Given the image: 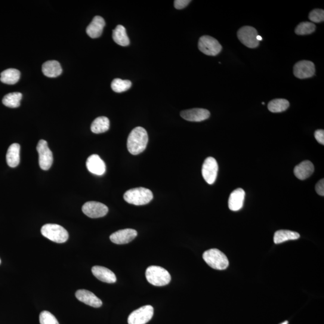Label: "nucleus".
Returning a JSON list of instances; mask_svg holds the SVG:
<instances>
[{
    "mask_svg": "<svg viewBox=\"0 0 324 324\" xmlns=\"http://www.w3.org/2000/svg\"><path fill=\"white\" fill-rule=\"evenodd\" d=\"M198 48L202 53L215 56L222 51V46L217 40L209 36H203L199 40Z\"/></svg>",
    "mask_w": 324,
    "mask_h": 324,
    "instance_id": "0eeeda50",
    "label": "nucleus"
},
{
    "mask_svg": "<svg viewBox=\"0 0 324 324\" xmlns=\"http://www.w3.org/2000/svg\"><path fill=\"white\" fill-rule=\"evenodd\" d=\"M39 320L41 324H60L56 317L48 311H42Z\"/></svg>",
    "mask_w": 324,
    "mask_h": 324,
    "instance_id": "7c9ffc66",
    "label": "nucleus"
},
{
    "mask_svg": "<svg viewBox=\"0 0 324 324\" xmlns=\"http://www.w3.org/2000/svg\"><path fill=\"white\" fill-rule=\"evenodd\" d=\"M91 271L93 275L101 282L114 283L117 281L116 274L106 267L94 266L92 268Z\"/></svg>",
    "mask_w": 324,
    "mask_h": 324,
    "instance_id": "6ab92c4d",
    "label": "nucleus"
},
{
    "mask_svg": "<svg viewBox=\"0 0 324 324\" xmlns=\"http://www.w3.org/2000/svg\"><path fill=\"white\" fill-rule=\"evenodd\" d=\"M146 276L148 282L156 286L167 285L171 280L170 274L167 270L155 265L147 268Z\"/></svg>",
    "mask_w": 324,
    "mask_h": 324,
    "instance_id": "7ed1b4c3",
    "label": "nucleus"
},
{
    "mask_svg": "<svg viewBox=\"0 0 324 324\" xmlns=\"http://www.w3.org/2000/svg\"><path fill=\"white\" fill-rule=\"evenodd\" d=\"M76 297L80 301L90 305L91 307L98 308L101 306L102 301L95 296L93 293L85 289H79L75 294Z\"/></svg>",
    "mask_w": 324,
    "mask_h": 324,
    "instance_id": "dca6fc26",
    "label": "nucleus"
},
{
    "mask_svg": "<svg viewBox=\"0 0 324 324\" xmlns=\"http://www.w3.org/2000/svg\"><path fill=\"white\" fill-rule=\"evenodd\" d=\"M110 122L106 117H99L95 119L91 126V131L94 134H102L109 130Z\"/></svg>",
    "mask_w": 324,
    "mask_h": 324,
    "instance_id": "393cba45",
    "label": "nucleus"
},
{
    "mask_svg": "<svg viewBox=\"0 0 324 324\" xmlns=\"http://www.w3.org/2000/svg\"><path fill=\"white\" fill-rule=\"evenodd\" d=\"M191 2L190 0H175L174 1V7L175 9L180 10L186 8Z\"/></svg>",
    "mask_w": 324,
    "mask_h": 324,
    "instance_id": "473e14b6",
    "label": "nucleus"
},
{
    "mask_svg": "<svg viewBox=\"0 0 324 324\" xmlns=\"http://www.w3.org/2000/svg\"><path fill=\"white\" fill-rule=\"evenodd\" d=\"M314 138L320 144L324 145V131L323 130H317L314 132Z\"/></svg>",
    "mask_w": 324,
    "mask_h": 324,
    "instance_id": "72a5a7b5",
    "label": "nucleus"
},
{
    "mask_svg": "<svg viewBox=\"0 0 324 324\" xmlns=\"http://www.w3.org/2000/svg\"><path fill=\"white\" fill-rule=\"evenodd\" d=\"M138 235L137 231L133 229L119 230L111 234V242L117 245H125L131 242Z\"/></svg>",
    "mask_w": 324,
    "mask_h": 324,
    "instance_id": "4468645a",
    "label": "nucleus"
},
{
    "mask_svg": "<svg viewBox=\"0 0 324 324\" xmlns=\"http://www.w3.org/2000/svg\"><path fill=\"white\" fill-rule=\"evenodd\" d=\"M104 26L105 21L103 18L100 16H95L86 28V32L91 38L96 39L101 36Z\"/></svg>",
    "mask_w": 324,
    "mask_h": 324,
    "instance_id": "f3484780",
    "label": "nucleus"
},
{
    "mask_svg": "<svg viewBox=\"0 0 324 324\" xmlns=\"http://www.w3.org/2000/svg\"><path fill=\"white\" fill-rule=\"evenodd\" d=\"M314 171L313 163L309 160H305L296 166L294 172L295 177L300 180H304L309 177Z\"/></svg>",
    "mask_w": 324,
    "mask_h": 324,
    "instance_id": "aec40b11",
    "label": "nucleus"
},
{
    "mask_svg": "<svg viewBox=\"0 0 324 324\" xmlns=\"http://www.w3.org/2000/svg\"><path fill=\"white\" fill-rule=\"evenodd\" d=\"M245 198V192L241 188L234 190L230 196L228 206L231 210L237 211L242 209Z\"/></svg>",
    "mask_w": 324,
    "mask_h": 324,
    "instance_id": "a211bd4d",
    "label": "nucleus"
},
{
    "mask_svg": "<svg viewBox=\"0 0 324 324\" xmlns=\"http://www.w3.org/2000/svg\"><path fill=\"white\" fill-rule=\"evenodd\" d=\"M149 136L146 130L142 127H137L130 133L128 138L127 147L130 153L133 155L143 153L146 150Z\"/></svg>",
    "mask_w": 324,
    "mask_h": 324,
    "instance_id": "f257e3e1",
    "label": "nucleus"
},
{
    "mask_svg": "<svg viewBox=\"0 0 324 324\" xmlns=\"http://www.w3.org/2000/svg\"><path fill=\"white\" fill-rule=\"evenodd\" d=\"M300 237V234L294 231L279 230L274 234V242L275 244H280L289 240H297Z\"/></svg>",
    "mask_w": 324,
    "mask_h": 324,
    "instance_id": "a878e982",
    "label": "nucleus"
},
{
    "mask_svg": "<svg viewBox=\"0 0 324 324\" xmlns=\"http://www.w3.org/2000/svg\"><path fill=\"white\" fill-rule=\"evenodd\" d=\"M258 33L255 28L245 26L238 31L237 36L240 41L249 48L258 47L259 42L257 40Z\"/></svg>",
    "mask_w": 324,
    "mask_h": 324,
    "instance_id": "423d86ee",
    "label": "nucleus"
},
{
    "mask_svg": "<svg viewBox=\"0 0 324 324\" xmlns=\"http://www.w3.org/2000/svg\"><path fill=\"white\" fill-rule=\"evenodd\" d=\"M154 308L150 305H144L133 311L128 317L129 324H146L152 319Z\"/></svg>",
    "mask_w": 324,
    "mask_h": 324,
    "instance_id": "6e6552de",
    "label": "nucleus"
},
{
    "mask_svg": "<svg viewBox=\"0 0 324 324\" xmlns=\"http://www.w3.org/2000/svg\"><path fill=\"white\" fill-rule=\"evenodd\" d=\"M308 18L313 23H321L324 20V11L322 9H314L310 12Z\"/></svg>",
    "mask_w": 324,
    "mask_h": 324,
    "instance_id": "2f4dec72",
    "label": "nucleus"
},
{
    "mask_svg": "<svg viewBox=\"0 0 324 324\" xmlns=\"http://www.w3.org/2000/svg\"><path fill=\"white\" fill-rule=\"evenodd\" d=\"M0 264H1V259H0Z\"/></svg>",
    "mask_w": 324,
    "mask_h": 324,
    "instance_id": "58836bf2",
    "label": "nucleus"
},
{
    "mask_svg": "<svg viewBox=\"0 0 324 324\" xmlns=\"http://www.w3.org/2000/svg\"><path fill=\"white\" fill-rule=\"evenodd\" d=\"M316 192L320 196H324V180L321 179L320 181L317 182L315 186Z\"/></svg>",
    "mask_w": 324,
    "mask_h": 324,
    "instance_id": "f704fd0d",
    "label": "nucleus"
},
{
    "mask_svg": "<svg viewBox=\"0 0 324 324\" xmlns=\"http://www.w3.org/2000/svg\"><path fill=\"white\" fill-rule=\"evenodd\" d=\"M218 164L216 160L212 157H208L205 160L202 168L203 179L209 184L214 183L217 178Z\"/></svg>",
    "mask_w": 324,
    "mask_h": 324,
    "instance_id": "9d476101",
    "label": "nucleus"
},
{
    "mask_svg": "<svg viewBox=\"0 0 324 324\" xmlns=\"http://www.w3.org/2000/svg\"><path fill=\"white\" fill-rule=\"evenodd\" d=\"M294 75L299 79H306L312 77L315 73V67L311 61L302 60L296 63L294 67Z\"/></svg>",
    "mask_w": 324,
    "mask_h": 324,
    "instance_id": "f8f14e48",
    "label": "nucleus"
},
{
    "mask_svg": "<svg viewBox=\"0 0 324 324\" xmlns=\"http://www.w3.org/2000/svg\"><path fill=\"white\" fill-rule=\"evenodd\" d=\"M262 104H265V103H264V102H262Z\"/></svg>",
    "mask_w": 324,
    "mask_h": 324,
    "instance_id": "4c0bfd02",
    "label": "nucleus"
},
{
    "mask_svg": "<svg viewBox=\"0 0 324 324\" xmlns=\"http://www.w3.org/2000/svg\"><path fill=\"white\" fill-rule=\"evenodd\" d=\"M23 94L21 92H11L6 94L3 98V103L6 106L11 108H17L20 106Z\"/></svg>",
    "mask_w": 324,
    "mask_h": 324,
    "instance_id": "bb28decb",
    "label": "nucleus"
},
{
    "mask_svg": "<svg viewBox=\"0 0 324 324\" xmlns=\"http://www.w3.org/2000/svg\"><path fill=\"white\" fill-rule=\"evenodd\" d=\"M132 86L131 81L129 80H123L122 79H114L111 83V88L114 92H120L128 91Z\"/></svg>",
    "mask_w": 324,
    "mask_h": 324,
    "instance_id": "c85d7f7f",
    "label": "nucleus"
},
{
    "mask_svg": "<svg viewBox=\"0 0 324 324\" xmlns=\"http://www.w3.org/2000/svg\"><path fill=\"white\" fill-rule=\"evenodd\" d=\"M280 324H288V321H287V320H286V321L281 323Z\"/></svg>",
    "mask_w": 324,
    "mask_h": 324,
    "instance_id": "e433bc0d",
    "label": "nucleus"
},
{
    "mask_svg": "<svg viewBox=\"0 0 324 324\" xmlns=\"http://www.w3.org/2000/svg\"><path fill=\"white\" fill-rule=\"evenodd\" d=\"M21 73L15 69H9L3 71L1 73L0 80L6 84L14 85L19 81Z\"/></svg>",
    "mask_w": 324,
    "mask_h": 324,
    "instance_id": "b1692460",
    "label": "nucleus"
},
{
    "mask_svg": "<svg viewBox=\"0 0 324 324\" xmlns=\"http://www.w3.org/2000/svg\"><path fill=\"white\" fill-rule=\"evenodd\" d=\"M289 106V102L284 98H277L270 101L268 109L271 113H279L286 111Z\"/></svg>",
    "mask_w": 324,
    "mask_h": 324,
    "instance_id": "cd10ccee",
    "label": "nucleus"
},
{
    "mask_svg": "<svg viewBox=\"0 0 324 324\" xmlns=\"http://www.w3.org/2000/svg\"><path fill=\"white\" fill-rule=\"evenodd\" d=\"M20 145L17 143L12 144L9 147L6 154V161L11 168L17 167L20 163Z\"/></svg>",
    "mask_w": 324,
    "mask_h": 324,
    "instance_id": "4be33fe9",
    "label": "nucleus"
},
{
    "mask_svg": "<svg viewBox=\"0 0 324 324\" xmlns=\"http://www.w3.org/2000/svg\"><path fill=\"white\" fill-rule=\"evenodd\" d=\"M126 202L135 205H144L149 203L153 199V194L149 189L144 187L130 189L125 194Z\"/></svg>",
    "mask_w": 324,
    "mask_h": 324,
    "instance_id": "f03ea898",
    "label": "nucleus"
},
{
    "mask_svg": "<svg viewBox=\"0 0 324 324\" xmlns=\"http://www.w3.org/2000/svg\"><path fill=\"white\" fill-rule=\"evenodd\" d=\"M86 168L92 174L102 175L106 172V165L103 160L97 154L88 157L86 162Z\"/></svg>",
    "mask_w": 324,
    "mask_h": 324,
    "instance_id": "2eb2a0df",
    "label": "nucleus"
},
{
    "mask_svg": "<svg viewBox=\"0 0 324 324\" xmlns=\"http://www.w3.org/2000/svg\"><path fill=\"white\" fill-rule=\"evenodd\" d=\"M203 260L215 270H224L229 266V261L223 252L217 249H211L203 253Z\"/></svg>",
    "mask_w": 324,
    "mask_h": 324,
    "instance_id": "20e7f679",
    "label": "nucleus"
},
{
    "mask_svg": "<svg viewBox=\"0 0 324 324\" xmlns=\"http://www.w3.org/2000/svg\"><path fill=\"white\" fill-rule=\"evenodd\" d=\"M36 149L39 153L40 167L43 170H48L53 163V155L49 149L47 142L43 140H40Z\"/></svg>",
    "mask_w": 324,
    "mask_h": 324,
    "instance_id": "1a4fd4ad",
    "label": "nucleus"
},
{
    "mask_svg": "<svg viewBox=\"0 0 324 324\" xmlns=\"http://www.w3.org/2000/svg\"><path fill=\"white\" fill-rule=\"evenodd\" d=\"M113 38L114 42L120 46H127L130 44V40L126 30L122 25H119L113 30Z\"/></svg>",
    "mask_w": 324,
    "mask_h": 324,
    "instance_id": "5701e85b",
    "label": "nucleus"
},
{
    "mask_svg": "<svg viewBox=\"0 0 324 324\" xmlns=\"http://www.w3.org/2000/svg\"><path fill=\"white\" fill-rule=\"evenodd\" d=\"M82 212L88 217L95 219L104 217L108 212L107 206L102 203L89 201L86 202L82 208Z\"/></svg>",
    "mask_w": 324,
    "mask_h": 324,
    "instance_id": "9b49d317",
    "label": "nucleus"
},
{
    "mask_svg": "<svg viewBox=\"0 0 324 324\" xmlns=\"http://www.w3.org/2000/svg\"><path fill=\"white\" fill-rule=\"evenodd\" d=\"M257 40H258V41L259 42V41H262V37H261V36H259V35H258V36H257Z\"/></svg>",
    "mask_w": 324,
    "mask_h": 324,
    "instance_id": "c9c22d12",
    "label": "nucleus"
},
{
    "mask_svg": "<svg viewBox=\"0 0 324 324\" xmlns=\"http://www.w3.org/2000/svg\"><path fill=\"white\" fill-rule=\"evenodd\" d=\"M62 72V67L57 61H48L42 65V72L48 78H56L60 76Z\"/></svg>",
    "mask_w": 324,
    "mask_h": 324,
    "instance_id": "412c9836",
    "label": "nucleus"
},
{
    "mask_svg": "<svg viewBox=\"0 0 324 324\" xmlns=\"http://www.w3.org/2000/svg\"><path fill=\"white\" fill-rule=\"evenodd\" d=\"M316 30V26L310 22H302L296 27L295 32L297 35H310Z\"/></svg>",
    "mask_w": 324,
    "mask_h": 324,
    "instance_id": "c756f323",
    "label": "nucleus"
},
{
    "mask_svg": "<svg viewBox=\"0 0 324 324\" xmlns=\"http://www.w3.org/2000/svg\"><path fill=\"white\" fill-rule=\"evenodd\" d=\"M180 116L187 121L200 122L208 119L210 116V113L209 111L202 108H193V109L181 111Z\"/></svg>",
    "mask_w": 324,
    "mask_h": 324,
    "instance_id": "ddd939ff",
    "label": "nucleus"
},
{
    "mask_svg": "<svg viewBox=\"0 0 324 324\" xmlns=\"http://www.w3.org/2000/svg\"><path fill=\"white\" fill-rule=\"evenodd\" d=\"M41 233L49 240L57 243H63L69 239V233L63 227L57 224H46L41 229Z\"/></svg>",
    "mask_w": 324,
    "mask_h": 324,
    "instance_id": "39448f33",
    "label": "nucleus"
}]
</instances>
